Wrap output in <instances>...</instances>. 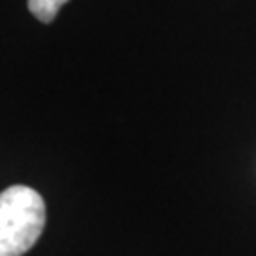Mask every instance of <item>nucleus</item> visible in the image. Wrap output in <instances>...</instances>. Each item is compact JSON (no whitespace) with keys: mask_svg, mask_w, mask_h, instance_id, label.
<instances>
[{"mask_svg":"<svg viewBox=\"0 0 256 256\" xmlns=\"http://www.w3.org/2000/svg\"><path fill=\"white\" fill-rule=\"evenodd\" d=\"M46 226L42 196L28 186H10L0 194V256H23L36 245Z\"/></svg>","mask_w":256,"mask_h":256,"instance_id":"f257e3e1","label":"nucleus"},{"mask_svg":"<svg viewBox=\"0 0 256 256\" xmlns=\"http://www.w3.org/2000/svg\"><path fill=\"white\" fill-rule=\"evenodd\" d=\"M68 0H27L28 12L42 23H52Z\"/></svg>","mask_w":256,"mask_h":256,"instance_id":"f03ea898","label":"nucleus"}]
</instances>
